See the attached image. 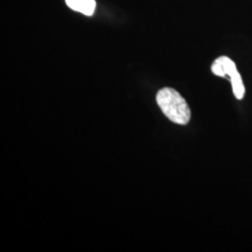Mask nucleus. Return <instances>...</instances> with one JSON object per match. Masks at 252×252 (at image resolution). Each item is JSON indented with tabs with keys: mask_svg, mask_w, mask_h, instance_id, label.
Returning <instances> with one entry per match:
<instances>
[{
	"mask_svg": "<svg viewBox=\"0 0 252 252\" xmlns=\"http://www.w3.org/2000/svg\"><path fill=\"white\" fill-rule=\"evenodd\" d=\"M211 71L219 77H225L226 76L224 69H223V67H222V65H221V63H220L219 59H216L212 63Z\"/></svg>",
	"mask_w": 252,
	"mask_h": 252,
	"instance_id": "20e7f679",
	"label": "nucleus"
},
{
	"mask_svg": "<svg viewBox=\"0 0 252 252\" xmlns=\"http://www.w3.org/2000/svg\"><path fill=\"white\" fill-rule=\"evenodd\" d=\"M230 80L232 82V87H233V92H234V96L237 99L241 100L245 95V86H244L242 78L238 71L234 73L231 77Z\"/></svg>",
	"mask_w": 252,
	"mask_h": 252,
	"instance_id": "7ed1b4c3",
	"label": "nucleus"
},
{
	"mask_svg": "<svg viewBox=\"0 0 252 252\" xmlns=\"http://www.w3.org/2000/svg\"><path fill=\"white\" fill-rule=\"evenodd\" d=\"M65 3L70 9L87 16L93 15L95 9L94 0H65Z\"/></svg>",
	"mask_w": 252,
	"mask_h": 252,
	"instance_id": "f03ea898",
	"label": "nucleus"
},
{
	"mask_svg": "<svg viewBox=\"0 0 252 252\" xmlns=\"http://www.w3.org/2000/svg\"><path fill=\"white\" fill-rule=\"evenodd\" d=\"M156 102L163 114L171 122L186 126L190 120V109L180 93L172 88H162L156 94Z\"/></svg>",
	"mask_w": 252,
	"mask_h": 252,
	"instance_id": "f257e3e1",
	"label": "nucleus"
}]
</instances>
